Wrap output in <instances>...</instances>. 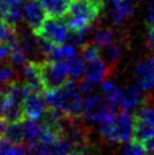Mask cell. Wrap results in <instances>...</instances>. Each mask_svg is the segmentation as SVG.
<instances>
[{"label":"cell","mask_w":154,"mask_h":155,"mask_svg":"<svg viewBox=\"0 0 154 155\" xmlns=\"http://www.w3.org/2000/svg\"><path fill=\"white\" fill-rule=\"evenodd\" d=\"M70 155H91L86 150H75Z\"/></svg>","instance_id":"836d02e7"},{"label":"cell","mask_w":154,"mask_h":155,"mask_svg":"<svg viewBox=\"0 0 154 155\" xmlns=\"http://www.w3.org/2000/svg\"><path fill=\"white\" fill-rule=\"evenodd\" d=\"M134 116L128 111L120 112L112 122L100 125V134L103 138L113 143H126L133 137Z\"/></svg>","instance_id":"3957f363"},{"label":"cell","mask_w":154,"mask_h":155,"mask_svg":"<svg viewBox=\"0 0 154 155\" xmlns=\"http://www.w3.org/2000/svg\"><path fill=\"white\" fill-rule=\"evenodd\" d=\"M153 153H154V152H153Z\"/></svg>","instance_id":"d590c367"},{"label":"cell","mask_w":154,"mask_h":155,"mask_svg":"<svg viewBox=\"0 0 154 155\" xmlns=\"http://www.w3.org/2000/svg\"><path fill=\"white\" fill-rule=\"evenodd\" d=\"M74 0H41L44 12L48 17H66Z\"/></svg>","instance_id":"5bb4252c"},{"label":"cell","mask_w":154,"mask_h":155,"mask_svg":"<svg viewBox=\"0 0 154 155\" xmlns=\"http://www.w3.org/2000/svg\"><path fill=\"white\" fill-rule=\"evenodd\" d=\"M76 56V49L73 44H62V45H56L52 50L49 59L61 62H68L74 59Z\"/></svg>","instance_id":"ac0fdd59"},{"label":"cell","mask_w":154,"mask_h":155,"mask_svg":"<svg viewBox=\"0 0 154 155\" xmlns=\"http://www.w3.org/2000/svg\"><path fill=\"white\" fill-rule=\"evenodd\" d=\"M147 152L145 145L136 139H129L124 146V155H145Z\"/></svg>","instance_id":"d4e9b609"},{"label":"cell","mask_w":154,"mask_h":155,"mask_svg":"<svg viewBox=\"0 0 154 155\" xmlns=\"http://www.w3.org/2000/svg\"><path fill=\"white\" fill-rule=\"evenodd\" d=\"M133 138L143 144L154 138V107L147 105V101L134 114Z\"/></svg>","instance_id":"8992f818"},{"label":"cell","mask_w":154,"mask_h":155,"mask_svg":"<svg viewBox=\"0 0 154 155\" xmlns=\"http://www.w3.org/2000/svg\"><path fill=\"white\" fill-rule=\"evenodd\" d=\"M48 105L42 91L32 90L24 100V114L25 119H41Z\"/></svg>","instance_id":"ba28073f"},{"label":"cell","mask_w":154,"mask_h":155,"mask_svg":"<svg viewBox=\"0 0 154 155\" xmlns=\"http://www.w3.org/2000/svg\"><path fill=\"white\" fill-rule=\"evenodd\" d=\"M104 9L103 0H74L66 22L70 30H87Z\"/></svg>","instance_id":"7a4b0ae2"},{"label":"cell","mask_w":154,"mask_h":155,"mask_svg":"<svg viewBox=\"0 0 154 155\" xmlns=\"http://www.w3.org/2000/svg\"><path fill=\"white\" fill-rule=\"evenodd\" d=\"M14 36H16L15 26L7 23L5 19L0 17V43L9 42Z\"/></svg>","instance_id":"4316f807"},{"label":"cell","mask_w":154,"mask_h":155,"mask_svg":"<svg viewBox=\"0 0 154 155\" xmlns=\"http://www.w3.org/2000/svg\"><path fill=\"white\" fill-rule=\"evenodd\" d=\"M18 41H19L21 47L24 49V51L26 52L27 56H31V54H34L36 52H40L38 41H36V39H34L33 36L24 34L22 35L21 38H18Z\"/></svg>","instance_id":"cb8c5ba5"},{"label":"cell","mask_w":154,"mask_h":155,"mask_svg":"<svg viewBox=\"0 0 154 155\" xmlns=\"http://www.w3.org/2000/svg\"><path fill=\"white\" fill-rule=\"evenodd\" d=\"M10 56V45L8 42L0 43V61H4L8 59Z\"/></svg>","instance_id":"f546056e"},{"label":"cell","mask_w":154,"mask_h":155,"mask_svg":"<svg viewBox=\"0 0 154 155\" xmlns=\"http://www.w3.org/2000/svg\"><path fill=\"white\" fill-rule=\"evenodd\" d=\"M146 24L149 28L154 27V0L151 1L150 6H149V10H147V17H146Z\"/></svg>","instance_id":"4dcf8cb0"},{"label":"cell","mask_w":154,"mask_h":155,"mask_svg":"<svg viewBox=\"0 0 154 155\" xmlns=\"http://www.w3.org/2000/svg\"><path fill=\"white\" fill-rule=\"evenodd\" d=\"M42 122L40 119H26L23 120L24 128V143L28 145H35L40 143L42 134Z\"/></svg>","instance_id":"9a60e30c"},{"label":"cell","mask_w":154,"mask_h":155,"mask_svg":"<svg viewBox=\"0 0 154 155\" xmlns=\"http://www.w3.org/2000/svg\"><path fill=\"white\" fill-rule=\"evenodd\" d=\"M27 150L32 155H70L75 151L68 139L62 137L52 144H35L28 145Z\"/></svg>","instance_id":"9c48e42d"},{"label":"cell","mask_w":154,"mask_h":155,"mask_svg":"<svg viewBox=\"0 0 154 155\" xmlns=\"http://www.w3.org/2000/svg\"><path fill=\"white\" fill-rule=\"evenodd\" d=\"M146 45L152 53H154V27L149 28L147 38H146Z\"/></svg>","instance_id":"1f68e13d"},{"label":"cell","mask_w":154,"mask_h":155,"mask_svg":"<svg viewBox=\"0 0 154 155\" xmlns=\"http://www.w3.org/2000/svg\"><path fill=\"white\" fill-rule=\"evenodd\" d=\"M43 94L50 107L59 109L69 118L83 116V94L74 81L68 79L62 86L45 91Z\"/></svg>","instance_id":"6da1fadb"},{"label":"cell","mask_w":154,"mask_h":155,"mask_svg":"<svg viewBox=\"0 0 154 155\" xmlns=\"http://www.w3.org/2000/svg\"><path fill=\"white\" fill-rule=\"evenodd\" d=\"M101 90H102L103 96L111 103L118 105L119 103V99L120 95H121V90L117 86L116 84H113L110 81H104L102 83V86H101Z\"/></svg>","instance_id":"44dd1931"},{"label":"cell","mask_w":154,"mask_h":155,"mask_svg":"<svg viewBox=\"0 0 154 155\" xmlns=\"http://www.w3.org/2000/svg\"><path fill=\"white\" fill-rule=\"evenodd\" d=\"M134 13V5L130 0H117L111 10V19L119 24Z\"/></svg>","instance_id":"2e32d148"},{"label":"cell","mask_w":154,"mask_h":155,"mask_svg":"<svg viewBox=\"0 0 154 155\" xmlns=\"http://www.w3.org/2000/svg\"><path fill=\"white\" fill-rule=\"evenodd\" d=\"M69 32L70 28L66 19L47 17L40 30L33 35L35 38L49 41L55 45H62L68 41Z\"/></svg>","instance_id":"5b68a950"},{"label":"cell","mask_w":154,"mask_h":155,"mask_svg":"<svg viewBox=\"0 0 154 155\" xmlns=\"http://www.w3.org/2000/svg\"><path fill=\"white\" fill-rule=\"evenodd\" d=\"M14 70L9 66H0V84H8L13 82Z\"/></svg>","instance_id":"83f0119b"},{"label":"cell","mask_w":154,"mask_h":155,"mask_svg":"<svg viewBox=\"0 0 154 155\" xmlns=\"http://www.w3.org/2000/svg\"><path fill=\"white\" fill-rule=\"evenodd\" d=\"M78 87H79V91L82 92V94L85 95V96L94 94V92H95V84L90 82V81H87V79L82 81V82L78 84Z\"/></svg>","instance_id":"f1b7e54d"},{"label":"cell","mask_w":154,"mask_h":155,"mask_svg":"<svg viewBox=\"0 0 154 155\" xmlns=\"http://www.w3.org/2000/svg\"><path fill=\"white\" fill-rule=\"evenodd\" d=\"M0 155H26V150L21 144H15L5 138L0 140Z\"/></svg>","instance_id":"603a6c76"},{"label":"cell","mask_w":154,"mask_h":155,"mask_svg":"<svg viewBox=\"0 0 154 155\" xmlns=\"http://www.w3.org/2000/svg\"><path fill=\"white\" fill-rule=\"evenodd\" d=\"M69 70L67 62L48 59L41 61V82L43 93L45 91L58 88L68 81Z\"/></svg>","instance_id":"277c9868"},{"label":"cell","mask_w":154,"mask_h":155,"mask_svg":"<svg viewBox=\"0 0 154 155\" xmlns=\"http://www.w3.org/2000/svg\"><path fill=\"white\" fill-rule=\"evenodd\" d=\"M69 70V75L74 78H79L84 74V68H85V61L84 59L79 57H75L74 59L67 62Z\"/></svg>","instance_id":"484cf974"},{"label":"cell","mask_w":154,"mask_h":155,"mask_svg":"<svg viewBox=\"0 0 154 155\" xmlns=\"http://www.w3.org/2000/svg\"><path fill=\"white\" fill-rule=\"evenodd\" d=\"M145 101L146 100L143 95L141 87L138 85L137 86L128 85L124 90H121V95H120L118 105L125 111H128L143 104Z\"/></svg>","instance_id":"4fadbf2b"},{"label":"cell","mask_w":154,"mask_h":155,"mask_svg":"<svg viewBox=\"0 0 154 155\" xmlns=\"http://www.w3.org/2000/svg\"><path fill=\"white\" fill-rule=\"evenodd\" d=\"M101 48H99L96 44H90V43H84L81 44L79 47V56L84 59L85 62L89 61H93L96 59L101 58V51H100Z\"/></svg>","instance_id":"7402d4cb"},{"label":"cell","mask_w":154,"mask_h":155,"mask_svg":"<svg viewBox=\"0 0 154 155\" xmlns=\"http://www.w3.org/2000/svg\"><path fill=\"white\" fill-rule=\"evenodd\" d=\"M5 126H6V121L0 117V140L2 139V136H4V130H5Z\"/></svg>","instance_id":"d6a6232c"},{"label":"cell","mask_w":154,"mask_h":155,"mask_svg":"<svg viewBox=\"0 0 154 155\" xmlns=\"http://www.w3.org/2000/svg\"><path fill=\"white\" fill-rule=\"evenodd\" d=\"M83 75L85 79L96 84L111 75V66L108 65L101 58L93 61H89L85 64Z\"/></svg>","instance_id":"7c38bea8"},{"label":"cell","mask_w":154,"mask_h":155,"mask_svg":"<svg viewBox=\"0 0 154 155\" xmlns=\"http://www.w3.org/2000/svg\"><path fill=\"white\" fill-rule=\"evenodd\" d=\"M25 7V0H0V17L16 26L21 22Z\"/></svg>","instance_id":"8fae6325"},{"label":"cell","mask_w":154,"mask_h":155,"mask_svg":"<svg viewBox=\"0 0 154 155\" xmlns=\"http://www.w3.org/2000/svg\"><path fill=\"white\" fill-rule=\"evenodd\" d=\"M2 93H4V90L0 88V114H1V107H2Z\"/></svg>","instance_id":"e575fe53"},{"label":"cell","mask_w":154,"mask_h":155,"mask_svg":"<svg viewBox=\"0 0 154 155\" xmlns=\"http://www.w3.org/2000/svg\"><path fill=\"white\" fill-rule=\"evenodd\" d=\"M103 59L107 62L109 66H115L117 65L119 60L122 58V50L121 48L116 43H111L107 45L105 48H103Z\"/></svg>","instance_id":"d6986e66"},{"label":"cell","mask_w":154,"mask_h":155,"mask_svg":"<svg viewBox=\"0 0 154 155\" xmlns=\"http://www.w3.org/2000/svg\"><path fill=\"white\" fill-rule=\"evenodd\" d=\"M24 16L33 34L40 30L48 17L41 0H27L24 7Z\"/></svg>","instance_id":"30bf717a"},{"label":"cell","mask_w":154,"mask_h":155,"mask_svg":"<svg viewBox=\"0 0 154 155\" xmlns=\"http://www.w3.org/2000/svg\"><path fill=\"white\" fill-rule=\"evenodd\" d=\"M116 39V33L110 28H100L95 31L93 35V42L99 48H105L109 44L113 43Z\"/></svg>","instance_id":"ffe728a7"},{"label":"cell","mask_w":154,"mask_h":155,"mask_svg":"<svg viewBox=\"0 0 154 155\" xmlns=\"http://www.w3.org/2000/svg\"><path fill=\"white\" fill-rule=\"evenodd\" d=\"M134 79L144 91L154 88V56L138 60L134 69Z\"/></svg>","instance_id":"52a82bcc"},{"label":"cell","mask_w":154,"mask_h":155,"mask_svg":"<svg viewBox=\"0 0 154 155\" xmlns=\"http://www.w3.org/2000/svg\"><path fill=\"white\" fill-rule=\"evenodd\" d=\"M4 136L6 139L15 144L24 143V128H23V120L7 122L5 126Z\"/></svg>","instance_id":"e0dca14e"}]
</instances>
